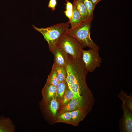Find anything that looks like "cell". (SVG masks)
I'll list each match as a JSON object with an SVG mask.
<instances>
[{
    "mask_svg": "<svg viewBox=\"0 0 132 132\" xmlns=\"http://www.w3.org/2000/svg\"><path fill=\"white\" fill-rule=\"evenodd\" d=\"M68 55V60L66 66L67 73L66 81L68 87L76 97L87 105L92 107L95 103L94 96L86 81L88 72L82 60L75 59Z\"/></svg>",
    "mask_w": 132,
    "mask_h": 132,
    "instance_id": "cell-1",
    "label": "cell"
},
{
    "mask_svg": "<svg viewBox=\"0 0 132 132\" xmlns=\"http://www.w3.org/2000/svg\"><path fill=\"white\" fill-rule=\"evenodd\" d=\"M69 22L54 25L45 28H38L33 25L36 30L40 33L48 44L49 50L52 52L57 46L61 36L65 33L70 26Z\"/></svg>",
    "mask_w": 132,
    "mask_h": 132,
    "instance_id": "cell-2",
    "label": "cell"
},
{
    "mask_svg": "<svg viewBox=\"0 0 132 132\" xmlns=\"http://www.w3.org/2000/svg\"><path fill=\"white\" fill-rule=\"evenodd\" d=\"M92 21L90 20L84 21L75 28H68L65 33L77 39L83 47H88L90 48L99 49V47L93 41L90 37V29Z\"/></svg>",
    "mask_w": 132,
    "mask_h": 132,
    "instance_id": "cell-3",
    "label": "cell"
},
{
    "mask_svg": "<svg viewBox=\"0 0 132 132\" xmlns=\"http://www.w3.org/2000/svg\"><path fill=\"white\" fill-rule=\"evenodd\" d=\"M57 46L62 49L73 59L82 60L83 47L74 37L65 33L60 38Z\"/></svg>",
    "mask_w": 132,
    "mask_h": 132,
    "instance_id": "cell-4",
    "label": "cell"
},
{
    "mask_svg": "<svg viewBox=\"0 0 132 132\" xmlns=\"http://www.w3.org/2000/svg\"><path fill=\"white\" fill-rule=\"evenodd\" d=\"M99 49L90 48L88 50H83L82 60L84 67L88 72H92L99 67L102 59L99 55Z\"/></svg>",
    "mask_w": 132,
    "mask_h": 132,
    "instance_id": "cell-5",
    "label": "cell"
},
{
    "mask_svg": "<svg viewBox=\"0 0 132 132\" xmlns=\"http://www.w3.org/2000/svg\"><path fill=\"white\" fill-rule=\"evenodd\" d=\"M122 106L123 114L120 121V129L122 132H132V112L123 103H122Z\"/></svg>",
    "mask_w": 132,
    "mask_h": 132,
    "instance_id": "cell-6",
    "label": "cell"
},
{
    "mask_svg": "<svg viewBox=\"0 0 132 132\" xmlns=\"http://www.w3.org/2000/svg\"><path fill=\"white\" fill-rule=\"evenodd\" d=\"M54 57V64L66 66L68 60V55L60 47L57 46L52 52Z\"/></svg>",
    "mask_w": 132,
    "mask_h": 132,
    "instance_id": "cell-7",
    "label": "cell"
},
{
    "mask_svg": "<svg viewBox=\"0 0 132 132\" xmlns=\"http://www.w3.org/2000/svg\"><path fill=\"white\" fill-rule=\"evenodd\" d=\"M80 108L84 109L87 113L90 111L88 107L79 98L75 97L71 99L67 104L63 106L62 112H70Z\"/></svg>",
    "mask_w": 132,
    "mask_h": 132,
    "instance_id": "cell-8",
    "label": "cell"
},
{
    "mask_svg": "<svg viewBox=\"0 0 132 132\" xmlns=\"http://www.w3.org/2000/svg\"><path fill=\"white\" fill-rule=\"evenodd\" d=\"M57 87L46 83L42 89V102L47 103L50 101L56 95Z\"/></svg>",
    "mask_w": 132,
    "mask_h": 132,
    "instance_id": "cell-9",
    "label": "cell"
},
{
    "mask_svg": "<svg viewBox=\"0 0 132 132\" xmlns=\"http://www.w3.org/2000/svg\"><path fill=\"white\" fill-rule=\"evenodd\" d=\"M15 130V125L9 118L3 116L0 117V132H14Z\"/></svg>",
    "mask_w": 132,
    "mask_h": 132,
    "instance_id": "cell-10",
    "label": "cell"
},
{
    "mask_svg": "<svg viewBox=\"0 0 132 132\" xmlns=\"http://www.w3.org/2000/svg\"><path fill=\"white\" fill-rule=\"evenodd\" d=\"M72 122V124L77 125L79 123L83 120L88 113L84 109L80 108L70 112Z\"/></svg>",
    "mask_w": 132,
    "mask_h": 132,
    "instance_id": "cell-11",
    "label": "cell"
},
{
    "mask_svg": "<svg viewBox=\"0 0 132 132\" xmlns=\"http://www.w3.org/2000/svg\"><path fill=\"white\" fill-rule=\"evenodd\" d=\"M73 5L80 13L84 21L92 20L90 18L87 10L82 0H74Z\"/></svg>",
    "mask_w": 132,
    "mask_h": 132,
    "instance_id": "cell-12",
    "label": "cell"
},
{
    "mask_svg": "<svg viewBox=\"0 0 132 132\" xmlns=\"http://www.w3.org/2000/svg\"><path fill=\"white\" fill-rule=\"evenodd\" d=\"M73 15L69 21L71 24V28L72 29L79 26L84 21L81 15L75 7L73 5Z\"/></svg>",
    "mask_w": 132,
    "mask_h": 132,
    "instance_id": "cell-13",
    "label": "cell"
},
{
    "mask_svg": "<svg viewBox=\"0 0 132 132\" xmlns=\"http://www.w3.org/2000/svg\"><path fill=\"white\" fill-rule=\"evenodd\" d=\"M118 97L122 101L127 108L132 112V96L128 95L122 90H121Z\"/></svg>",
    "mask_w": 132,
    "mask_h": 132,
    "instance_id": "cell-14",
    "label": "cell"
},
{
    "mask_svg": "<svg viewBox=\"0 0 132 132\" xmlns=\"http://www.w3.org/2000/svg\"><path fill=\"white\" fill-rule=\"evenodd\" d=\"M58 83L55 66L53 64L51 72L48 76L46 83L57 87Z\"/></svg>",
    "mask_w": 132,
    "mask_h": 132,
    "instance_id": "cell-15",
    "label": "cell"
},
{
    "mask_svg": "<svg viewBox=\"0 0 132 132\" xmlns=\"http://www.w3.org/2000/svg\"><path fill=\"white\" fill-rule=\"evenodd\" d=\"M57 87L56 95L57 99L62 101L64 94L68 88L66 81L59 82Z\"/></svg>",
    "mask_w": 132,
    "mask_h": 132,
    "instance_id": "cell-16",
    "label": "cell"
},
{
    "mask_svg": "<svg viewBox=\"0 0 132 132\" xmlns=\"http://www.w3.org/2000/svg\"><path fill=\"white\" fill-rule=\"evenodd\" d=\"M43 103L45 104L46 105L48 106V109L50 110L53 115L54 116H56L59 106L56 95L48 102Z\"/></svg>",
    "mask_w": 132,
    "mask_h": 132,
    "instance_id": "cell-17",
    "label": "cell"
},
{
    "mask_svg": "<svg viewBox=\"0 0 132 132\" xmlns=\"http://www.w3.org/2000/svg\"><path fill=\"white\" fill-rule=\"evenodd\" d=\"M55 65V66L59 82L66 81L67 75L66 66Z\"/></svg>",
    "mask_w": 132,
    "mask_h": 132,
    "instance_id": "cell-18",
    "label": "cell"
},
{
    "mask_svg": "<svg viewBox=\"0 0 132 132\" xmlns=\"http://www.w3.org/2000/svg\"><path fill=\"white\" fill-rule=\"evenodd\" d=\"M57 120L58 122L72 124V118L69 112H62L58 116Z\"/></svg>",
    "mask_w": 132,
    "mask_h": 132,
    "instance_id": "cell-19",
    "label": "cell"
},
{
    "mask_svg": "<svg viewBox=\"0 0 132 132\" xmlns=\"http://www.w3.org/2000/svg\"><path fill=\"white\" fill-rule=\"evenodd\" d=\"M75 97H76L74 93L68 87L61 101L62 104L64 106H65L71 99Z\"/></svg>",
    "mask_w": 132,
    "mask_h": 132,
    "instance_id": "cell-20",
    "label": "cell"
},
{
    "mask_svg": "<svg viewBox=\"0 0 132 132\" xmlns=\"http://www.w3.org/2000/svg\"><path fill=\"white\" fill-rule=\"evenodd\" d=\"M88 11L90 19L93 20L95 8L90 0H82Z\"/></svg>",
    "mask_w": 132,
    "mask_h": 132,
    "instance_id": "cell-21",
    "label": "cell"
},
{
    "mask_svg": "<svg viewBox=\"0 0 132 132\" xmlns=\"http://www.w3.org/2000/svg\"><path fill=\"white\" fill-rule=\"evenodd\" d=\"M56 4V0H50L48 5V7L49 8H51L53 11H54L55 10V7Z\"/></svg>",
    "mask_w": 132,
    "mask_h": 132,
    "instance_id": "cell-22",
    "label": "cell"
},
{
    "mask_svg": "<svg viewBox=\"0 0 132 132\" xmlns=\"http://www.w3.org/2000/svg\"><path fill=\"white\" fill-rule=\"evenodd\" d=\"M64 12L66 16L69 19V20H70L73 15V10H66Z\"/></svg>",
    "mask_w": 132,
    "mask_h": 132,
    "instance_id": "cell-23",
    "label": "cell"
},
{
    "mask_svg": "<svg viewBox=\"0 0 132 132\" xmlns=\"http://www.w3.org/2000/svg\"><path fill=\"white\" fill-rule=\"evenodd\" d=\"M66 5V10H73V5L71 3L67 1Z\"/></svg>",
    "mask_w": 132,
    "mask_h": 132,
    "instance_id": "cell-24",
    "label": "cell"
},
{
    "mask_svg": "<svg viewBox=\"0 0 132 132\" xmlns=\"http://www.w3.org/2000/svg\"><path fill=\"white\" fill-rule=\"evenodd\" d=\"M95 8L97 4L102 0H90Z\"/></svg>",
    "mask_w": 132,
    "mask_h": 132,
    "instance_id": "cell-25",
    "label": "cell"
}]
</instances>
